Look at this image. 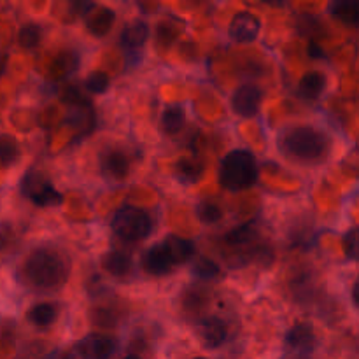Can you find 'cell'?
I'll list each match as a JSON object with an SVG mask.
<instances>
[{"instance_id": "2e32d148", "label": "cell", "mask_w": 359, "mask_h": 359, "mask_svg": "<svg viewBox=\"0 0 359 359\" xmlns=\"http://www.w3.org/2000/svg\"><path fill=\"white\" fill-rule=\"evenodd\" d=\"M326 88V76L323 72H307L300 79V86H298V91L304 98H309V100H314V98L321 97V93Z\"/></svg>"}, {"instance_id": "7c38bea8", "label": "cell", "mask_w": 359, "mask_h": 359, "mask_svg": "<svg viewBox=\"0 0 359 359\" xmlns=\"http://www.w3.org/2000/svg\"><path fill=\"white\" fill-rule=\"evenodd\" d=\"M86 20V28L90 30V34H93L95 37H104L107 35V32L111 30L112 25H114L116 14L114 11L109 9V7L95 6L90 13L84 16Z\"/></svg>"}, {"instance_id": "cb8c5ba5", "label": "cell", "mask_w": 359, "mask_h": 359, "mask_svg": "<svg viewBox=\"0 0 359 359\" xmlns=\"http://www.w3.org/2000/svg\"><path fill=\"white\" fill-rule=\"evenodd\" d=\"M18 42H20L21 48L25 49H34L37 48L39 42H41V28L37 25H25L21 27L20 34H18Z\"/></svg>"}, {"instance_id": "8992f818", "label": "cell", "mask_w": 359, "mask_h": 359, "mask_svg": "<svg viewBox=\"0 0 359 359\" xmlns=\"http://www.w3.org/2000/svg\"><path fill=\"white\" fill-rule=\"evenodd\" d=\"M114 347V340L107 335L91 333L79 340L63 359H111Z\"/></svg>"}, {"instance_id": "ba28073f", "label": "cell", "mask_w": 359, "mask_h": 359, "mask_svg": "<svg viewBox=\"0 0 359 359\" xmlns=\"http://www.w3.org/2000/svg\"><path fill=\"white\" fill-rule=\"evenodd\" d=\"M259 30H262V23H259L258 18L245 11V13H237L231 18L228 34H230V39H233L235 42L248 44V42L258 39Z\"/></svg>"}, {"instance_id": "6da1fadb", "label": "cell", "mask_w": 359, "mask_h": 359, "mask_svg": "<svg viewBox=\"0 0 359 359\" xmlns=\"http://www.w3.org/2000/svg\"><path fill=\"white\" fill-rule=\"evenodd\" d=\"M69 270V262L63 252L51 248H39L23 262L21 277L32 290L56 291L67 283Z\"/></svg>"}, {"instance_id": "5bb4252c", "label": "cell", "mask_w": 359, "mask_h": 359, "mask_svg": "<svg viewBox=\"0 0 359 359\" xmlns=\"http://www.w3.org/2000/svg\"><path fill=\"white\" fill-rule=\"evenodd\" d=\"M205 165L203 161L196 160V158H182L175 163V177L184 184H195L202 179Z\"/></svg>"}, {"instance_id": "4fadbf2b", "label": "cell", "mask_w": 359, "mask_h": 359, "mask_svg": "<svg viewBox=\"0 0 359 359\" xmlns=\"http://www.w3.org/2000/svg\"><path fill=\"white\" fill-rule=\"evenodd\" d=\"M130 170V163L126 156L119 151H109L102 156V174L109 181H123Z\"/></svg>"}, {"instance_id": "9c48e42d", "label": "cell", "mask_w": 359, "mask_h": 359, "mask_svg": "<svg viewBox=\"0 0 359 359\" xmlns=\"http://www.w3.org/2000/svg\"><path fill=\"white\" fill-rule=\"evenodd\" d=\"M196 335H198L203 347H207V349H217L226 340L228 330L226 325L219 318L209 316V318L200 319V323L196 325Z\"/></svg>"}, {"instance_id": "44dd1931", "label": "cell", "mask_w": 359, "mask_h": 359, "mask_svg": "<svg viewBox=\"0 0 359 359\" xmlns=\"http://www.w3.org/2000/svg\"><path fill=\"white\" fill-rule=\"evenodd\" d=\"M20 160V144L13 135H0V168L13 167Z\"/></svg>"}, {"instance_id": "484cf974", "label": "cell", "mask_w": 359, "mask_h": 359, "mask_svg": "<svg viewBox=\"0 0 359 359\" xmlns=\"http://www.w3.org/2000/svg\"><path fill=\"white\" fill-rule=\"evenodd\" d=\"M193 273H195L196 277H200V279H212V277H216L217 273H219V266H217L212 259L200 258L198 262L193 265Z\"/></svg>"}, {"instance_id": "30bf717a", "label": "cell", "mask_w": 359, "mask_h": 359, "mask_svg": "<svg viewBox=\"0 0 359 359\" xmlns=\"http://www.w3.org/2000/svg\"><path fill=\"white\" fill-rule=\"evenodd\" d=\"M142 266L147 273H151V276H165V273H168L174 269L175 263L174 259H172L165 242L151 245V248L144 252Z\"/></svg>"}, {"instance_id": "ac0fdd59", "label": "cell", "mask_w": 359, "mask_h": 359, "mask_svg": "<svg viewBox=\"0 0 359 359\" xmlns=\"http://www.w3.org/2000/svg\"><path fill=\"white\" fill-rule=\"evenodd\" d=\"M104 270L114 277H125L132 269V258L126 252L111 251L104 256Z\"/></svg>"}, {"instance_id": "5b68a950", "label": "cell", "mask_w": 359, "mask_h": 359, "mask_svg": "<svg viewBox=\"0 0 359 359\" xmlns=\"http://www.w3.org/2000/svg\"><path fill=\"white\" fill-rule=\"evenodd\" d=\"M21 191L39 207L60 205L63 195L41 174V172H28L21 181Z\"/></svg>"}, {"instance_id": "7402d4cb", "label": "cell", "mask_w": 359, "mask_h": 359, "mask_svg": "<svg viewBox=\"0 0 359 359\" xmlns=\"http://www.w3.org/2000/svg\"><path fill=\"white\" fill-rule=\"evenodd\" d=\"M55 319L56 309L51 304H37L28 311V321L35 326H49Z\"/></svg>"}, {"instance_id": "1f68e13d", "label": "cell", "mask_w": 359, "mask_h": 359, "mask_svg": "<svg viewBox=\"0 0 359 359\" xmlns=\"http://www.w3.org/2000/svg\"><path fill=\"white\" fill-rule=\"evenodd\" d=\"M353 302H354V307H358V283L354 284L353 287Z\"/></svg>"}, {"instance_id": "d6a6232c", "label": "cell", "mask_w": 359, "mask_h": 359, "mask_svg": "<svg viewBox=\"0 0 359 359\" xmlns=\"http://www.w3.org/2000/svg\"><path fill=\"white\" fill-rule=\"evenodd\" d=\"M123 359H140L139 356H126V358H123Z\"/></svg>"}, {"instance_id": "4dcf8cb0", "label": "cell", "mask_w": 359, "mask_h": 359, "mask_svg": "<svg viewBox=\"0 0 359 359\" xmlns=\"http://www.w3.org/2000/svg\"><path fill=\"white\" fill-rule=\"evenodd\" d=\"M309 51H311V56H314V58H325V55H323V49L319 48V46H316V42H311V46H309Z\"/></svg>"}, {"instance_id": "277c9868", "label": "cell", "mask_w": 359, "mask_h": 359, "mask_svg": "<svg viewBox=\"0 0 359 359\" xmlns=\"http://www.w3.org/2000/svg\"><path fill=\"white\" fill-rule=\"evenodd\" d=\"M112 230L121 241L139 242L149 235L151 217L139 207H121L112 219Z\"/></svg>"}, {"instance_id": "52a82bcc", "label": "cell", "mask_w": 359, "mask_h": 359, "mask_svg": "<svg viewBox=\"0 0 359 359\" xmlns=\"http://www.w3.org/2000/svg\"><path fill=\"white\" fill-rule=\"evenodd\" d=\"M262 90L255 84H242L231 97V107L242 118H255L262 104Z\"/></svg>"}, {"instance_id": "83f0119b", "label": "cell", "mask_w": 359, "mask_h": 359, "mask_svg": "<svg viewBox=\"0 0 359 359\" xmlns=\"http://www.w3.org/2000/svg\"><path fill=\"white\" fill-rule=\"evenodd\" d=\"M175 35H177V30H175L174 25L163 23V21H161V23L158 25V41L163 42L165 48H167V46L170 44L172 41H174Z\"/></svg>"}, {"instance_id": "4316f807", "label": "cell", "mask_w": 359, "mask_h": 359, "mask_svg": "<svg viewBox=\"0 0 359 359\" xmlns=\"http://www.w3.org/2000/svg\"><path fill=\"white\" fill-rule=\"evenodd\" d=\"M86 88L90 93H104L109 88V76L105 72H91L86 77Z\"/></svg>"}, {"instance_id": "9a60e30c", "label": "cell", "mask_w": 359, "mask_h": 359, "mask_svg": "<svg viewBox=\"0 0 359 359\" xmlns=\"http://www.w3.org/2000/svg\"><path fill=\"white\" fill-rule=\"evenodd\" d=\"M330 13L342 23L356 27L359 21V0H333L330 4Z\"/></svg>"}, {"instance_id": "603a6c76", "label": "cell", "mask_w": 359, "mask_h": 359, "mask_svg": "<svg viewBox=\"0 0 359 359\" xmlns=\"http://www.w3.org/2000/svg\"><path fill=\"white\" fill-rule=\"evenodd\" d=\"M196 217L205 224H214L223 217V210L217 203L212 202H200L196 205Z\"/></svg>"}, {"instance_id": "f1b7e54d", "label": "cell", "mask_w": 359, "mask_h": 359, "mask_svg": "<svg viewBox=\"0 0 359 359\" xmlns=\"http://www.w3.org/2000/svg\"><path fill=\"white\" fill-rule=\"evenodd\" d=\"M344 251H346V255L349 256L351 259L358 258V235H356V230H351L349 233L346 235V238H344Z\"/></svg>"}, {"instance_id": "d6986e66", "label": "cell", "mask_w": 359, "mask_h": 359, "mask_svg": "<svg viewBox=\"0 0 359 359\" xmlns=\"http://www.w3.org/2000/svg\"><path fill=\"white\" fill-rule=\"evenodd\" d=\"M147 37H149V28L144 21H135V23L128 25L121 34V44L128 49H137L140 46L146 44Z\"/></svg>"}, {"instance_id": "3957f363", "label": "cell", "mask_w": 359, "mask_h": 359, "mask_svg": "<svg viewBox=\"0 0 359 359\" xmlns=\"http://www.w3.org/2000/svg\"><path fill=\"white\" fill-rule=\"evenodd\" d=\"M258 181V163L248 149L230 151L221 160L219 182L228 191H242Z\"/></svg>"}, {"instance_id": "d4e9b609", "label": "cell", "mask_w": 359, "mask_h": 359, "mask_svg": "<svg viewBox=\"0 0 359 359\" xmlns=\"http://www.w3.org/2000/svg\"><path fill=\"white\" fill-rule=\"evenodd\" d=\"M252 237H255V228H252V224H242V226L235 228V230H231L226 235V242L228 244L241 245L248 244Z\"/></svg>"}, {"instance_id": "ffe728a7", "label": "cell", "mask_w": 359, "mask_h": 359, "mask_svg": "<svg viewBox=\"0 0 359 359\" xmlns=\"http://www.w3.org/2000/svg\"><path fill=\"white\" fill-rule=\"evenodd\" d=\"M186 114L184 109L181 105H170L163 111L161 114V128H163L165 133L168 135H174V133L181 132V128L184 126Z\"/></svg>"}, {"instance_id": "8fae6325", "label": "cell", "mask_w": 359, "mask_h": 359, "mask_svg": "<svg viewBox=\"0 0 359 359\" xmlns=\"http://www.w3.org/2000/svg\"><path fill=\"white\" fill-rule=\"evenodd\" d=\"M286 346L300 356H309L316 347L314 328L309 323H298L286 333Z\"/></svg>"}, {"instance_id": "f546056e", "label": "cell", "mask_w": 359, "mask_h": 359, "mask_svg": "<svg viewBox=\"0 0 359 359\" xmlns=\"http://www.w3.org/2000/svg\"><path fill=\"white\" fill-rule=\"evenodd\" d=\"M95 6H97L95 0H74V11H76L77 14H81V16H86Z\"/></svg>"}, {"instance_id": "836d02e7", "label": "cell", "mask_w": 359, "mask_h": 359, "mask_svg": "<svg viewBox=\"0 0 359 359\" xmlns=\"http://www.w3.org/2000/svg\"><path fill=\"white\" fill-rule=\"evenodd\" d=\"M195 359H205V358H195Z\"/></svg>"}, {"instance_id": "e0dca14e", "label": "cell", "mask_w": 359, "mask_h": 359, "mask_svg": "<svg viewBox=\"0 0 359 359\" xmlns=\"http://www.w3.org/2000/svg\"><path fill=\"white\" fill-rule=\"evenodd\" d=\"M163 242L168 248V252H170L175 265H182V263L188 262L193 256V251H195V245H193L191 241H186V238L177 237V235H170Z\"/></svg>"}, {"instance_id": "7a4b0ae2", "label": "cell", "mask_w": 359, "mask_h": 359, "mask_svg": "<svg viewBox=\"0 0 359 359\" xmlns=\"http://www.w3.org/2000/svg\"><path fill=\"white\" fill-rule=\"evenodd\" d=\"M279 146L286 156L302 163H314L326 156L330 142L325 133L312 126H291L283 132Z\"/></svg>"}]
</instances>
